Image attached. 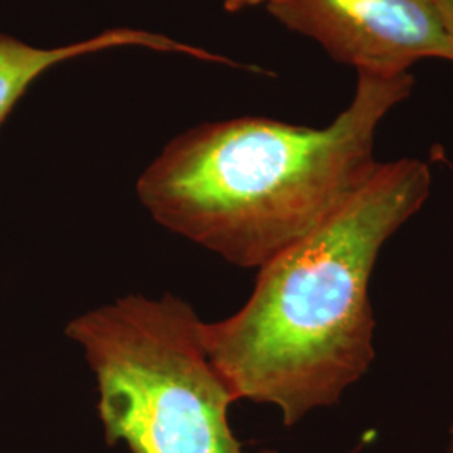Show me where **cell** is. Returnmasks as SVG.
Returning <instances> with one entry per match:
<instances>
[{"mask_svg":"<svg viewBox=\"0 0 453 453\" xmlns=\"http://www.w3.org/2000/svg\"><path fill=\"white\" fill-rule=\"evenodd\" d=\"M430 166L378 162L323 226L260 267L239 312L202 326L235 400L271 403L291 426L336 405L374 359L370 277L381 247L425 205Z\"/></svg>","mask_w":453,"mask_h":453,"instance_id":"cell-1","label":"cell"},{"mask_svg":"<svg viewBox=\"0 0 453 453\" xmlns=\"http://www.w3.org/2000/svg\"><path fill=\"white\" fill-rule=\"evenodd\" d=\"M413 86L411 73H359L349 104L324 128L260 116L198 125L163 148L136 194L168 230L260 269L370 179L378 128Z\"/></svg>","mask_w":453,"mask_h":453,"instance_id":"cell-2","label":"cell"},{"mask_svg":"<svg viewBox=\"0 0 453 453\" xmlns=\"http://www.w3.org/2000/svg\"><path fill=\"white\" fill-rule=\"evenodd\" d=\"M202 326L172 294L127 296L67 324L65 334L96 376L108 445L125 441L131 453H250L228 425L237 400L211 365Z\"/></svg>","mask_w":453,"mask_h":453,"instance_id":"cell-3","label":"cell"},{"mask_svg":"<svg viewBox=\"0 0 453 453\" xmlns=\"http://www.w3.org/2000/svg\"><path fill=\"white\" fill-rule=\"evenodd\" d=\"M265 7L357 74L391 78L426 59L452 63L438 0H267Z\"/></svg>","mask_w":453,"mask_h":453,"instance_id":"cell-4","label":"cell"},{"mask_svg":"<svg viewBox=\"0 0 453 453\" xmlns=\"http://www.w3.org/2000/svg\"><path fill=\"white\" fill-rule=\"evenodd\" d=\"M123 48L181 54L205 63H226L224 56L207 49L181 42L166 34L136 27H113L88 39L54 48H39L14 35L0 34V127L34 82L52 67L82 56Z\"/></svg>","mask_w":453,"mask_h":453,"instance_id":"cell-5","label":"cell"},{"mask_svg":"<svg viewBox=\"0 0 453 453\" xmlns=\"http://www.w3.org/2000/svg\"><path fill=\"white\" fill-rule=\"evenodd\" d=\"M438 7H440V16L443 20L445 33L449 35V41H450V46H452L453 56V0H438Z\"/></svg>","mask_w":453,"mask_h":453,"instance_id":"cell-6","label":"cell"},{"mask_svg":"<svg viewBox=\"0 0 453 453\" xmlns=\"http://www.w3.org/2000/svg\"><path fill=\"white\" fill-rule=\"evenodd\" d=\"M224 7L228 12H241L243 9L249 7H257V5H265L267 0H222Z\"/></svg>","mask_w":453,"mask_h":453,"instance_id":"cell-7","label":"cell"},{"mask_svg":"<svg viewBox=\"0 0 453 453\" xmlns=\"http://www.w3.org/2000/svg\"><path fill=\"white\" fill-rule=\"evenodd\" d=\"M450 434H452V443H450V452H453V426L452 430H450Z\"/></svg>","mask_w":453,"mask_h":453,"instance_id":"cell-8","label":"cell"}]
</instances>
